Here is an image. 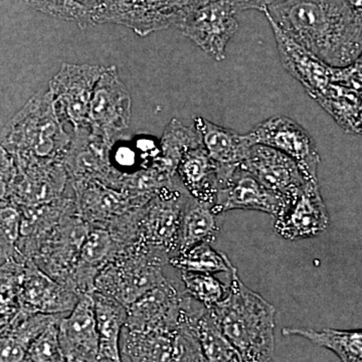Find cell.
<instances>
[{"label":"cell","instance_id":"6da1fadb","mask_svg":"<svg viewBox=\"0 0 362 362\" xmlns=\"http://www.w3.org/2000/svg\"><path fill=\"white\" fill-rule=\"evenodd\" d=\"M264 13L326 65L343 68L362 54V25L345 0H284Z\"/></svg>","mask_w":362,"mask_h":362},{"label":"cell","instance_id":"7a4b0ae2","mask_svg":"<svg viewBox=\"0 0 362 362\" xmlns=\"http://www.w3.org/2000/svg\"><path fill=\"white\" fill-rule=\"evenodd\" d=\"M209 309L243 362L271 361L275 349V306L247 288L235 267L226 297Z\"/></svg>","mask_w":362,"mask_h":362},{"label":"cell","instance_id":"3957f363","mask_svg":"<svg viewBox=\"0 0 362 362\" xmlns=\"http://www.w3.org/2000/svg\"><path fill=\"white\" fill-rule=\"evenodd\" d=\"M9 128L1 146L18 170L65 161L71 135L59 120L49 92L30 100Z\"/></svg>","mask_w":362,"mask_h":362},{"label":"cell","instance_id":"277c9868","mask_svg":"<svg viewBox=\"0 0 362 362\" xmlns=\"http://www.w3.org/2000/svg\"><path fill=\"white\" fill-rule=\"evenodd\" d=\"M168 261V255L159 250L137 243L130 245L100 272L95 281V292L128 307L168 280L164 267Z\"/></svg>","mask_w":362,"mask_h":362},{"label":"cell","instance_id":"5b68a950","mask_svg":"<svg viewBox=\"0 0 362 362\" xmlns=\"http://www.w3.org/2000/svg\"><path fill=\"white\" fill-rule=\"evenodd\" d=\"M206 0H109L92 11V21L130 28L139 37L180 26Z\"/></svg>","mask_w":362,"mask_h":362},{"label":"cell","instance_id":"8992f818","mask_svg":"<svg viewBox=\"0 0 362 362\" xmlns=\"http://www.w3.org/2000/svg\"><path fill=\"white\" fill-rule=\"evenodd\" d=\"M188 195L178 178L175 185L163 188L139 207L136 213V243L165 252L169 259L177 254Z\"/></svg>","mask_w":362,"mask_h":362},{"label":"cell","instance_id":"52a82bcc","mask_svg":"<svg viewBox=\"0 0 362 362\" xmlns=\"http://www.w3.org/2000/svg\"><path fill=\"white\" fill-rule=\"evenodd\" d=\"M105 66L64 63L49 82V92L59 120L74 131L87 129L90 100Z\"/></svg>","mask_w":362,"mask_h":362},{"label":"cell","instance_id":"ba28073f","mask_svg":"<svg viewBox=\"0 0 362 362\" xmlns=\"http://www.w3.org/2000/svg\"><path fill=\"white\" fill-rule=\"evenodd\" d=\"M88 230L89 225L78 211L68 214L37 242L30 259L49 277L71 290V279Z\"/></svg>","mask_w":362,"mask_h":362},{"label":"cell","instance_id":"9c48e42d","mask_svg":"<svg viewBox=\"0 0 362 362\" xmlns=\"http://www.w3.org/2000/svg\"><path fill=\"white\" fill-rule=\"evenodd\" d=\"M132 101L115 66H105L90 100V133L113 148L129 128Z\"/></svg>","mask_w":362,"mask_h":362},{"label":"cell","instance_id":"30bf717a","mask_svg":"<svg viewBox=\"0 0 362 362\" xmlns=\"http://www.w3.org/2000/svg\"><path fill=\"white\" fill-rule=\"evenodd\" d=\"M252 144L265 145L283 152L296 162L305 180L318 182L320 156L311 135L285 116L272 117L247 133Z\"/></svg>","mask_w":362,"mask_h":362},{"label":"cell","instance_id":"8fae6325","mask_svg":"<svg viewBox=\"0 0 362 362\" xmlns=\"http://www.w3.org/2000/svg\"><path fill=\"white\" fill-rule=\"evenodd\" d=\"M238 13L221 0H206L188 14L178 28L188 39L213 57L226 59V49L239 28Z\"/></svg>","mask_w":362,"mask_h":362},{"label":"cell","instance_id":"7c38bea8","mask_svg":"<svg viewBox=\"0 0 362 362\" xmlns=\"http://www.w3.org/2000/svg\"><path fill=\"white\" fill-rule=\"evenodd\" d=\"M78 213L89 226L109 228L150 199L107 187L98 180L71 181Z\"/></svg>","mask_w":362,"mask_h":362},{"label":"cell","instance_id":"4fadbf2b","mask_svg":"<svg viewBox=\"0 0 362 362\" xmlns=\"http://www.w3.org/2000/svg\"><path fill=\"white\" fill-rule=\"evenodd\" d=\"M289 202L267 188L247 169L238 166L221 181L213 206L221 216L233 209L257 211L279 218L287 211Z\"/></svg>","mask_w":362,"mask_h":362},{"label":"cell","instance_id":"5bb4252c","mask_svg":"<svg viewBox=\"0 0 362 362\" xmlns=\"http://www.w3.org/2000/svg\"><path fill=\"white\" fill-rule=\"evenodd\" d=\"M185 294V288L168 278L127 307L125 328L150 331L177 327Z\"/></svg>","mask_w":362,"mask_h":362},{"label":"cell","instance_id":"9a60e30c","mask_svg":"<svg viewBox=\"0 0 362 362\" xmlns=\"http://www.w3.org/2000/svg\"><path fill=\"white\" fill-rule=\"evenodd\" d=\"M272 192L291 204L302 192L307 181L296 162L265 145L254 144L246 160L240 164Z\"/></svg>","mask_w":362,"mask_h":362},{"label":"cell","instance_id":"2e32d148","mask_svg":"<svg viewBox=\"0 0 362 362\" xmlns=\"http://www.w3.org/2000/svg\"><path fill=\"white\" fill-rule=\"evenodd\" d=\"M80 296L40 270L32 259L25 263L23 280L18 292L21 310L30 313H70Z\"/></svg>","mask_w":362,"mask_h":362},{"label":"cell","instance_id":"e0dca14e","mask_svg":"<svg viewBox=\"0 0 362 362\" xmlns=\"http://www.w3.org/2000/svg\"><path fill=\"white\" fill-rule=\"evenodd\" d=\"M329 226V214L318 182L307 181L282 216L276 218L275 232L283 239L300 240L321 235Z\"/></svg>","mask_w":362,"mask_h":362},{"label":"cell","instance_id":"ac0fdd59","mask_svg":"<svg viewBox=\"0 0 362 362\" xmlns=\"http://www.w3.org/2000/svg\"><path fill=\"white\" fill-rule=\"evenodd\" d=\"M266 18L273 30L283 66L303 86L309 96L315 100L332 83L333 66L326 65L308 49L288 37L271 18L268 16Z\"/></svg>","mask_w":362,"mask_h":362},{"label":"cell","instance_id":"d6986e66","mask_svg":"<svg viewBox=\"0 0 362 362\" xmlns=\"http://www.w3.org/2000/svg\"><path fill=\"white\" fill-rule=\"evenodd\" d=\"M125 247L106 228L89 226L81 247L71 288L78 296L93 294L100 272L114 261Z\"/></svg>","mask_w":362,"mask_h":362},{"label":"cell","instance_id":"ffe728a7","mask_svg":"<svg viewBox=\"0 0 362 362\" xmlns=\"http://www.w3.org/2000/svg\"><path fill=\"white\" fill-rule=\"evenodd\" d=\"M59 339L66 358L99 361V335L93 294L81 296L75 308L59 320Z\"/></svg>","mask_w":362,"mask_h":362},{"label":"cell","instance_id":"44dd1931","mask_svg":"<svg viewBox=\"0 0 362 362\" xmlns=\"http://www.w3.org/2000/svg\"><path fill=\"white\" fill-rule=\"evenodd\" d=\"M71 189L64 163L23 169L18 170L14 181L13 202L18 209L40 206L63 197Z\"/></svg>","mask_w":362,"mask_h":362},{"label":"cell","instance_id":"7402d4cb","mask_svg":"<svg viewBox=\"0 0 362 362\" xmlns=\"http://www.w3.org/2000/svg\"><path fill=\"white\" fill-rule=\"evenodd\" d=\"M221 170L220 164L213 160L201 143L185 152L176 175L192 197L214 206L220 187Z\"/></svg>","mask_w":362,"mask_h":362},{"label":"cell","instance_id":"603a6c76","mask_svg":"<svg viewBox=\"0 0 362 362\" xmlns=\"http://www.w3.org/2000/svg\"><path fill=\"white\" fill-rule=\"evenodd\" d=\"M63 317V314L30 313L18 309L0 331V362L23 361L33 340Z\"/></svg>","mask_w":362,"mask_h":362},{"label":"cell","instance_id":"cb8c5ba5","mask_svg":"<svg viewBox=\"0 0 362 362\" xmlns=\"http://www.w3.org/2000/svg\"><path fill=\"white\" fill-rule=\"evenodd\" d=\"M181 310L197 333L207 361L243 362L239 352L223 334L209 308L185 293Z\"/></svg>","mask_w":362,"mask_h":362},{"label":"cell","instance_id":"d4e9b609","mask_svg":"<svg viewBox=\"0 0 362 362\" xmlns=\"http://www.w3.org/2000/svg\"><path fill=\"white\" fill-rule=\"evenodd\" d=\"M177 327L150 331L124 327L120 342L123 362H175Z\"/></svg>","mask_w":362,"mask_h":362},{"label":"cell","instance_id":"484cf974","mask_svg":"<svg viewBox=\"0 0 362 362\" xmlns=\"http://www.w3.org/2000/svg\"><path fill=\"white\" fill-rule=\"evenodd\" d=\"M194 128L207 153L220 165H240L246 160L254 145L247 134H239L202 117L194 118Z\"/></svg>","mask_w":362,"mask_h":362},{"label":"cell","instance_id":"4316f807","mask_svg":"<svg viewBox=\"0 0 362 362\" xmlns=\"http://www.w3.org/2000/svg\"><path fill=\"white\" fill-rule=\"evenodd\" d=\"M99 335V358L102 362H123L121 335L127 319V307L113 298L93 293Z\"/></svg>","mask_w":362,"mask_h":362},{"label":"cell","instance_id":"83f0119b","mask_svg":"<svg viewBox=\"0 0 362 362\" xmlns=\"http://www.w3.org/2000/svg\"><path fill=\"white\" fill-rule=\"evenodd\" d=\"M218 216L213 211V206L188 195L181 221L178 252H187L197 245L211 244L220 230Z\"/></svg>","mask_w":362,"mask_h":362},{"label":"cell","instance_id":"f1b7e54d","mask_svg":"<svg viewBox=\"0 0 362 362\" xmlns=\"http://www.w3.org/2000/svg\"><path fill=\"white\" fill-rule=\"evenodd\" d=\"M284 337H300L337 354L341 362H362V330L285 327Z\"/></svg>","mask_w":362,"mask_h":362},{"label":"cell","instance_id":"f546056e","mask_svg":"<svg viewBox=\"0 0 362 362\" xmlns=\"http://www.w3.org/2000/svg\"><path fill=\"white\" fill-rule=\"evenodd\" d=\"M315 101L333 117L343 129L354 133L362 115V95L345 86L331 83Z\"/></svg>","mask_w":362,"mask_h":362},{"label":"cell","instance_id":"4dcf8cb0","mask_svg":"<svg viewBox=\"0 0 362 362\" xmlns=\"http://www.w3.org/2000/svg\"><path fill=\"white\" fill-rule=\"evenodd\" d=\"M168 265L180 272L194 273L218 274L232 273L235 266L223 252H216L211 244L197 245L187 252L171 257Z\"/></svg>","mask_w":362,"mask_h":362},{"label":"cell","instance_id":"1f68e13d","mask_svg":"<svg viewBox=\"0 0 362 362\" xmlns=\"http://www.w3.org/2000/svg\"><path fill=\"white\" fill-rule=\"evenodd\" d=\"M201 143V138L194 128L187 127L177 119H173L161 138L159 163L176 175V169L185 152Z\"/></svg>","mask_w":362,"mask_h":362},{"label":"cell","instance_id":"d6a6232c","mask_svg":"<svg viewBox=\"0 0 362 362\" xmlns=\"http://www.w3.org/2000/svg\"><path fill=\"white\" fill-rule=\"evenodd\" d=\"M181 282L188 296L211 308L226 297L228 283L221 282L213 274L180 272Z\"/></svg>","mask_w":362,"mask_h":362},{"label":"cell","instance_id":"836d02e7","mask_svg":"<svg viewBox=\"0 0 362 362\" xmlns=\"http://www.w3.org/2000/svg\"><path fill=\"white\" fill-rule=\"evenodd\" d=\"M23 1L40 13L77 23L81 28L94 25L90 11L80 6L76 0H23Z\"/></svg>","mask_w":362,"mask_h":362},{"label":"cell","instance_id":"e575fe53","mask_svg":"<svg viewBox=\"0 0 362 362\" xmlns=\"http://www.w3.org/2000/svg\"><path fill=\"white\" fill-rule=\"evenodd\" d=\"M59 322L49 325L33 340L21 362H66L59 339Z\"/></svg>","mask_w":362,"mask_h":362},{"label":"cell","instance_id":"d590c367","mask_svg":"<svg viewBox=\"0 0 362 362\" xmlns=\"http://www.w3.org/2000/svg\"><path fill=\"white\" fill-rule=\"evenodd\" d=\"M21 211L14 204L0 207V258L13 259L21 237Z\"/></svg>","mask_w":362,"mask_h":362},{"label":"cell","instance_id":"8d00e7d4","mask_svg":"<svg viewBox=\"0 0 362 362\" xmlns=\"http://www.w3.org/2000/svg\"><path fill=\"white\" fill-rule=\"evenodd\" d=\"M175 362H209L197 333L180 311V323L176 332Z\"/></svg>","mask_w":362,"mask_h":362},{"label":"cell","instance_id":"74e56055","mask_svg":"<svg viewBox=\"0 0 362 362\" xmlns=\"http://www.w3.org/2000/svg\"><path fill=\"white\" fill-rule=\"evenodd\" d=\"M16 175L18 169L13 157L0 145V207L14 204L13 192Z\"/></svg>","mask_w":362,"mask_h":362},{"label":"cell","instance_id":"f35d334b","mask_svg":"<svg viewBox=\"0 0 362 362\" xmlns=\"http://www.w3.org/2000/svg\"><path fill=\"white\" fill-rule=\"evenodd\" d=\"M221 1L232 7L235 13H240L249 9H257L264 13L284 0H221Z\"/></svg>","mask_w":362,"mask_h":362},{"label":"cell","instance_id":"ab89813d","mask_svg":"<svg viewBox=\"0 0 362 362\" xmlns=\"http://www.w3.org/2000/svg\"><path fill=\"white\" fill-rule=\"evenodd\" d=\"M356 20L362 25V0H345Z\"/></svg>","mask_w":362,"mask_h":362},{"label":"cell","instance_id":"60d3db41","mask_svg":"<svg viewBox=\"0 0 362 362\" xmlns=\"http://www.w3.org/2000/svg\"><path fill=\"white\" fill-rule=\"evenodd\" d=\"M76 1L92 13V11H94L96 7L101 6V4H105V2L109 1V0H76Z\"/></svg>","mask_w":362,"mask_h":362},{"label":"cell","instance_id":"b9f144b4","mask_svg":"<svg viewBox=\"0 0 362 362\" xmlns=\"http://www.w3.org/2000/svg\"><path fill=\"white\" fill-rule=\"evenodd\" d=\"M11 317H0V331L4 329L7 325V323L11 320Z\"/></svg>","mask_w":362,"mask_h":362},{"label":"cell","instance_id":"7bdbcfd3","mask_svg":"<svg viewBox=\"0 0 362 362\" xmlns=\"http://www.w3.org/2000/svg\"><path fill=\"white\" fill-rule=\"evenodd\" d=\"M354 133L356 134L362 135V115L361 117V119H359L358 122H357L356 126V129H354Z\"/></svg>","mask_w":362,"mask_h":362},{"label":"cell","instance_id":"ee69618b","mask_svg":"<svg viewBox=\"0 0 362 362\" xmlns=\"http://www.w3.org/2000/svg\"><path fill=\"white\" fill-rule=\"evenodd\" d=\"M66 362H92V361H84V359L75 358V357H66ZM97 362H102V361H99Z\"/></svg>","mask_w":362,"mask_h":362}]
</instances>
